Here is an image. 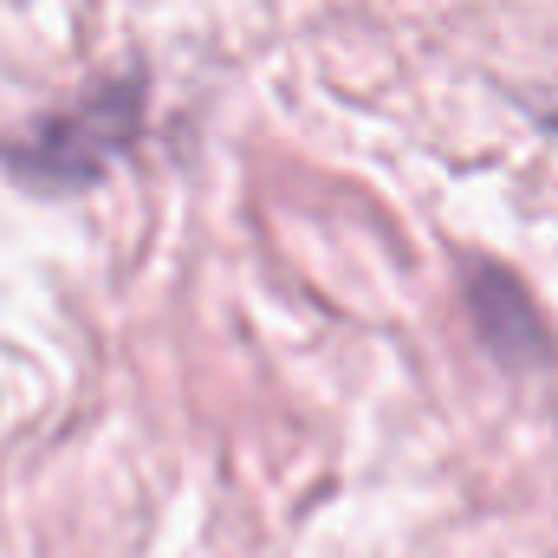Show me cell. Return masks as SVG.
Segmentation results:
<instances>
[{"label":"cell","mask_w":558,"mask_h":558,"mask_svg":"<svg viewBox=\"0 0 558 558\" xmlns=\"http://www.w3.org/2000/svg\"><path fill=\"white\" fill-rule=\"evenodd\" d=\"M137 85H105V92H85L78 105L39 118L33 131L7 143V162L13 175H26L33 189H78L92 175L111 169V156L137 137Z\"/></svg>","instance_id":"1"},{"label":"cell","mask_w":558,"mask_h":558,"mask_svg":"<svg viewBox=\"0 0 558 558\" xmlns=\"http://www.w3.org/2000/svg\"><path fill=\"white\" fill-rule=\"evenodd\" d=\"M553 124H558V111H553Z\"/></svg>","instance_id":"2"}]
</instances>
